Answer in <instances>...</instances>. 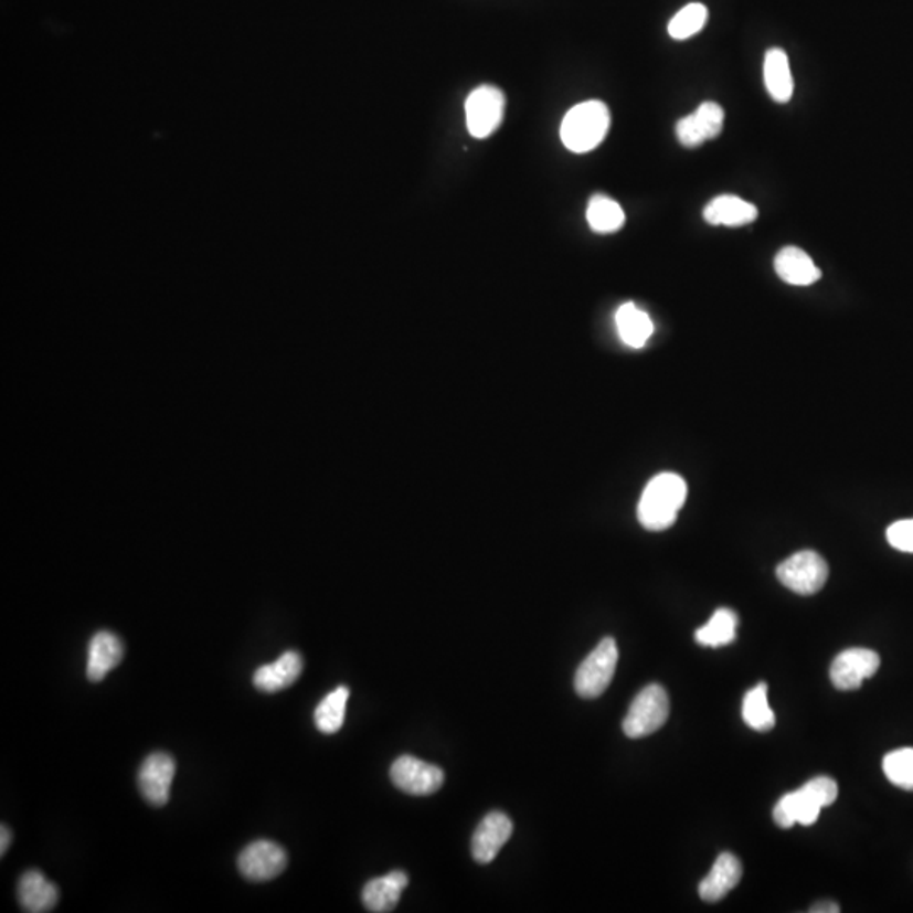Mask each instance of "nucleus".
<instances>
[{
  "label": "nucleus",
  "instance_id": "nucleus-1",
  "mask_svg": "<svg viewBox=\"0 0 913 913\" xmlns=\"http://www.w3.org/2000/svg\"><path fill=\"white\" fill-rule=\"evenodd\" d=\"M839 787L829 776H816L804 787L792 794L784 795L773 809V820L782 829L801 824L813 826L819 819L824 807L838 800Z\"/></svg>",
  "mask_w": 913,
  "mask_h": 913
},
{
  "label": "nucleus",
  "instance_id": "nucleus-2",
  "mask_svg": "<svg viewBox=\"0 0 913 913\" xmlns=\"http://www.w3.org/2000/svg\"><path fill=\"white\" fill-rule=\"evenodd\" d=\"M687 499V485L673 473L658 474L648 482L638 505V520L643 528L663 531L676 523Z\"/></svg>",
  "mask_w": 913,
  "mask_h": 913
},
{
  "label": "nucleus",
  "instance_id": "nucleus-3",
  "mask_svg": "<svg viewBox=\"0 0 913 913\" xmlns=\"http://www.w3.org/2000/svg\"><path fill=\"white\" fill-rule=\"evenodd\" d=\"M609 126L611 114L604 102H582L563 117L560 138L569 151L582 155L593 151L604 141Z\"/></svg>",
  "mask_w": 913,
  "mask_h": 913
},
{
  "label": "nucleus",
  "instance_id": "nucleus-4",
  "mask_svg": "<svg viewBox=\"0 0 913 913\" xmlns=\"http://www.w3.org/2000/svg\"><path fill=\"white\" fill-rule=\"evenodd\" d=\"M670 714V701L663 687L651 683L645 687L629 705L623 722V731L631 740L657 733Z\"/></svg>",
  "mask_w": 913,
  "mask_h": 913
},
{
  "label": "nucleus",
  "instance_id": "nucleus-5",
  "mask_svg": "<svg viewBox=\"0 0 913 913\" xmlns=\"http://www.w3.org/2000/svg\"><path fill=\"white\" fill-rule=\"evenodd\" d=\"M619 651L613 638H604L575 673V692L582 699H597L606 692L616 673Z\"/></svg>",
  "mask_w": 913,
  "mask_h": 913
},
{
  "label": "nucleus",
  "instance_id": "nucleus-6",
  "mask_svg": "<svg viewBox=\"0 0 913 913\" xmlns=\"http://www.w3.org/2000/svg\"><path fill=\"white\" fill-rule=\"evenodd\" d=\"M776 577L792 593L814 596L826 585L829 567L826 560L813 550H801L788 556L776 569Z\"/></svg>",
  "mask_w": 913,
  "mask_h": 913
},
{
  "label": "nucleus",
  "instance_id": "nucleus-7",
  "mask_svg": "<svg viewBox=\"0 0 913 913\" xmlns=\"http://www.w3.org/2000/svg\"><path fill=\"white\" fill-rule=\"evenodd\" d=\"M502 116H505V95L499 88L482 85L467 97V129L473 138H489L498 129Z\"/></svg>",
  "mask_w": 913,
  "mask_h": 913
},
{
  "label": "nucleus",
  "instance_id": "nucleus-8",
  "mask_svg": "<svg viewBox=\"0 0 913 913\" xmlns=\"http://www.w3.org/2000/svg\"><path fill=\"white\" fill-rule=\"evenodd\" d=\"M390 775L394 787L415 797L435 794L445 781L444 769L410 755L400 756L391 766Z\"/></svg>",
  "mask_w": 913,
  "mask_h": 913
},
{
  "label": "nucleus",
  "instance_id": "nucleus-9",
  "mask_svg": "<svg viewBox=\"0 0 913 913\" xmlns=\"http://www.w3.org/2000/svg\"><path fill=\"white\" fill-rule=\"evenodd\" d=\"M288 856L276 842L259 839L251 842L238 854L237 867L241 874L250 881H269L286 870Z\"/></svg>",
  "mask_w": 913,
  "mask_h": 913
},
{
  "label": "nucleus",
  "instance_id": "nucleus-10",
  "mask_svg": "<svg viewBox=\"0 0 913 913\" xmlns=\"http://www.w3.org/2000/svg\"><path fill=\"white\" fill-rule=\"evenodd\" d=\"M880 655L868 648H849L830 665V680L839 690H856L880 668Z\"/></svg>",
  "mask_w": 913,
  "mask_h": 913
},
{
  "label": "nucleus",
  "instance_id": "nucleus-11",
  "mask_svg": "<svg viewBox=\"0 0 913 913\" xmlns=\"http://www.w3.org/2000/svg\"><path fill=\"white\" fill-rule=\"evenodd\" d=\"M177 763L173 756L167 753H152L139 769L138 784L142 797L155 805L163 807L170 800L171 784H173Z\"/></svg>",
  "mask_w": 913,
  "mask_h": 913
},
{
  "label": "nucleus",
  "instance_id": "nucleus-12",
  "mask_svg": "<svg viewBox=\"0 0 913 913\" xmlns=\"http://www.w3.org/2000/svg\"><path fill=\"white\" fill-rule=\"evenodd\" d=\"M724 124V110L715 102H704L696 113L677 123V138L686 148H697L709 139L718 138Z\"/></svg>",
  "mask_w": 913,
  "mask_h": 913
},
{
  "label": "nucleus",
  "instance_id": "nucleus-13",
  "mask_svg": "<svg viewBox=\"0 0 913 913\" xmlns=\"http://www.w3.org/2000/svg\"><path fill=\"white\" fill-rule=\"evenodd\" d=\"M513 835V822L506 814L491 813L480 820L473 836V856L479 864H489Z\"/></svg>",
  "mask_w": 913,
  "mask_h": 913
},
{
  "label": "nucleus",
  "instance_id": "nucleus-14",
  "mask_svg": "<svg viewBox=\"0 0 913 913\" xmlns=\"http://www.w3.org/2000/svg\"><path fill=\"white\" fill-rule=\"evenodd\" d=\"M304 671V658L298 651H286L278 660L254 671L253 682L261 692L275 693L297 682Z\"/></svg>",
  "mask_w": 913,
  "mask_h": 913
},
{
  "label": "nucleus",
  "instance_id": "nucleus-15",
  "mask_svg": "<svg viewBox=\"0 0 913 913\" xmlns=\"http://www.w3.org/2000/svg\"><path fill=\"white\" fill-rule=\"evenodd\" d=\"M743 877L740 859L731 852H722L715 859L714 867L699 884V896L704 902L714 903L724 899L731 890L736 889Z\"/></svg>",
  "mask_w": 913,
  "mask_h": 913
},
{
  "label": "nucleus",
  "instance_id": "nucleus-16",
  "mask_svg": "<svg viewBox=\"0 0 913 913\" xmlns=\"http://www.w3.org/2000/svg\"><path fill=\"white\" fill-rule=\"evenodd\" d=\"M406 887H408V874L405 871H391L384 877L374 878L365 883L362 890V902L369 912H393Z\"/></svg>",
  "mask_w": 913,
  "mask_h": 913
},
{
  "label": "nucleus",
  "instance_id": "nucleus-17",
  "mask_svg": "<svg viewBox=\"0 0 913 913\" xmlns=\"http://www.w3.org/2000/svg\"><path fill=\"white\" fill-rule=\"evenodd\" d=\"M18 899L24 912L46 913L55 909L60 892L41 871L30 870L19 880Z\"/></svg>",
  "mask_w": 913,
  "mask_h": 913
},
{
  "label": "nucleus",
  "instance_id": "nucleus-18",
  "mask_svg": "<svg viewBox=\"0 0 913 913\" xmlns=\"http://www.w3.org/2000/svg\"><path fill=\"white\" fill-rule=\"evenodd\" d=\"M123 657L124 645L119 636L110 631H98L88 645V680L102 682L123 661Z\"/></svg>",
  "mask_w": 913,
  "mask_h": 913
},
{
  "label": "nucleus",
  "instance_id": "nucleus-19",
  "mask_svg": "<svg viewBox=\"0 0 913 913\" xmlns=\"http://www.w3.org/2000/svg\"><path fill=\"white\" fill-rule=\"evenodd\" d=\"M775 272L788 285L810 286L820 279V269L800 247H784L775 257Z\"/></svg>",
  "mask_w": 913,
  "mask_h": 913
},
{
  "label": "nucleus",
  "instance_id": "nucleus-20",
  "mask_svg": "<svg viewBox=\"0 0 913 913\" xmlns=\"http://www.w3.org/2000/svg\"><path fill=\"white\" fill-rule=\"evenodd\" d=\"M704 219L711 225L741 227L758 219V209L740 197L721 195L705 206Z\"/></svg>",
  "mask_w": 913,
  "mask_h": 913
},
{
  "label": "nucleus",
  "instance_id": "nucleus-21",
  "mask_svg": "<svg viewBox=\"0 0 913 913\" xmlns=\"http://www.w3.org/2000/svg\"><path fill=\"white\" fill-rule=\"evenodd\" d=\"M763 75H765L766 91L772 95L773 100L781 102V104L790 100L794 95V76H792L790 63L784 50L773 47L766 51Z\"/></svg>",
  "mask_w": 913,
  "mask_h": 913
},
{
  "label": "nucleus",
  "instance_id": "nucleus-22",
  "mask_svg": "<svg viewBox=\"0 0 913 913\" xmlns=\"http://www.w3.org/2000/svg\"><path fill=\"white\" fill-rule=\"evenodd\" d=\"M616 327L623 342L633 349L647 346L654 336V321L647 311L639 310L635 304H625L616 311Z\"/></svg>",
  "mask_w": 913,
  "mask_h": 913
},
{
  "label": "nucleus",
  "instance_id": "nucleus-23",
  "mask_svg": "<svg viewBox=\"0 0 913 913\" xmlns=\"http://www.w3.org/2000/svg\"><path fill=\"white\" fill-rule=\"evenodd\" d=\"M737 616L734 611L721 607L712 614L711 619L696 631V641L701 647H728L736 639Z\"/></svg>",
  "mask_w": 913,
  "mask_h": 913
},
{
  "label": "nucleus",
  "instance_id": "nucleus-24",
  "mask_svg": "<svg viewBox=\"0 0 913 913\" xmlns=\"http://www.w3.org/2000/svg\"><path fill=\"white\" fill-rule=\"evenodd\" d=\"M588 227L597 234H613L625 225V212L616 200L606 195H594L588 200L587 213Z\"/></svg>",
  "mask_w": 913,
  "mask_h": 913
},
{
  "label": "nucleus",
  "instance_id": "nucleus-25",
  "mask_svg": "<svg viewBox=\"0 0 913 913\" xmlns=\"http://www.w3.org/2000/svg\"><path fill=\"white\" fill-rule=\"evenodd\" d=\"M766 690H768L766 683H758L747 690L743 701V719L746 726L760 733L772 731L776 724L775 712L769 708Z\"/></svg>",
  "mask_w": 913,
  "mask_h": 913
},
{
  "label": "nucleus",
  "instance_id": "nucleus-26",
  "mask_svg": "<svg viewBox=\"0 0 913 913\" xmlns=\"http://www.w3.org/2000/svg\"><path fill=\"white\" fill-rule=\"evenodd\" d=\"M349 689L337 687L336 690L317 705L315 709V726L323 734H336L343 726L346 721L347 701H349Z\"/></svg>",
  "mask_w": 913,
  "mask_h": 913
},
{
  "label": "nucleus",
  "instance_id": "nucleus-27",
  "mask_svg": "<svg viewBox=\"0 0 913 913\" xmlns=\"http://www.w3.org/2000/svg\"><path fill=\"white\" fill-rule=\"evenodd\" d=\"M705 22H708V8L704 4H699V2H693V4L686 6L682 11L677 12L671 18L670 24H668V34L673 40H687V38H692L693 34L699 33L704 28Z\"/></svg>",
  "mask_w": 913,
  "mask_h": 913
},
{
  "label": "nucleus",
  "instance_id": "nucleus-28",
  "mask_svg": "<svg viewBox=\"0 0 913 913\" xmlns=\"http://www.w3.org/2000/svg\"><path fill=\"white\" fill-rule=\"evenodd\" d=\"M883 772L895 787L913 790V747H902L884 756Z\"/></svg>",
  "mask_w": 913,
  "mask_h": 913
},
{
  "label": "nucleus",
  "instance_id": "nucleus-29",
  "mask_svg": "<svg viewBox=\"0 0 913 913\" xmlns=\"http://www.w3.org/2000/svg\"><path fill=\"white\" fill-rule=\"evenodd\" d=\"M887 540L900 552L913 553V520H900L890 524Z\"/></svg>",
  "mask_w": 913,
  "mask_h": 913
},
{
  "label": "nucleus",
  "instance_id": "nucleus-30",
  "mask_svg": "<svg viewBox=\"0 0 913 913\" xmlns=\"http://www.w3.org/2000/svg\"><path fill=\"white\" fill-rule=\"evenodd\" d=\"M0 835H2V841H0V854L4 856L6 851H8L9 845H11V830L8 829V826L0 827Z\"/></svg>",
  "mask_w": 913,
  "mask_h": 913
},
{
  "label": "nucleus",
  "instance_id": "nucleus-31",
  "mask_svg": "<svg viewBox=\"0 0 913 913\" xmlns=\"http://www.w3.org/2000/svg\"><path fill=\"white\" fill-rule=\"evenodd\" d=\"M810 910H813V912L836 913L839 912V905H836V903H819V905L813 906Z\"/></svg>",
  "mask_w": 913,
  "mask_h": 913
}]
</instances>
